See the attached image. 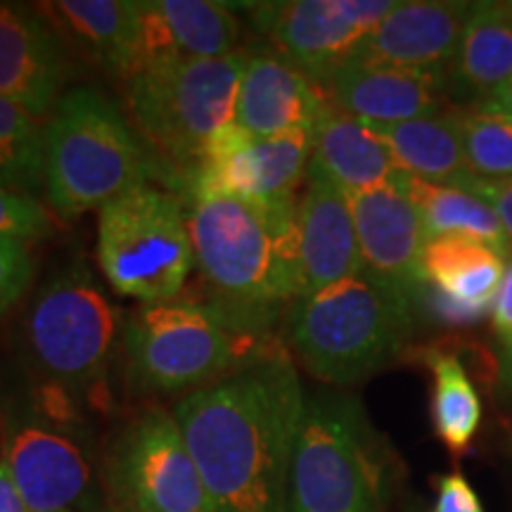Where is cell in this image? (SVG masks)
I'll list each match as a JSON object with an SVG mask.
<instances>
[{"instance_id":"obj_1","label":"cell","mask_w":512,"mask_h":512,"mask_svg":"<svg viewBox=\"0 0 512 512\" xmlns=\"http://www.w3.org/2000/svg\"><path fill=\"white\" fill-rule=\"evenodd\" d=\"M304 411L302 377L280 347L176 403L214 512H287Z\"/></svg>"},{"instance_id":"obj_2","label":"cell","mask_w":512,"mask_h":512,"mask_svg":"<svg viewBox=\"0 0 512 512\" xmlns=\"http://www.w3.org/2000/svg\"><path fill=\"white\" fill-rule=\"evenodd\" d=\"M188 223L195 266L233 316L271 330L302 297L297 200L247 202L228 195H190Z\"/></svg>"},{"instance_id":"obj_3","label":"cell","mask_w":512,"mask_h":512,"mask_svg":"<svg viewBox=\"0 0 512 512\" xmlns=\"http://www.w3.org/2000/svg\"><path fill=\"white\" fill-rule=\"evenodd\" d=\"M46 190L64 219L107 207L147 183L174 190L183 183L159 159L117 102L95 88L64 93L43 128Z\"/></svg>"},{"instance_id":"obj_4","label":"cell","mask_w":512,"mask_h":512,"mask_svg":"<svg viewBox=\"0 0 512 512\" xmlns=\"http://www.w3.org/2000/svg\"><path fill=\"white\" fill-rule=\"evenodd\" d=\"M268 335L211 299L140 306L121 337L126 377L145 396H188L273 351Z\"/></svg>"},{"instance_id":"obj_5","label":"cell","mask_w":512,"mask_h":512,"mask_svg":"<svg viewBox=\"0 0 512 512\" xmlns=\"http://www.w3.org/2000/svg\"><path fill=\"white\" fill-rule=\"evenodd\" d=\"M418 309L411 297L361 271L299 297L285 316V335L313 377L347 387L406 349Z\"/></svg>"},{"instance_id":"obj_6","label":"cell","mask_w":512,"mask_h":512,"mask_svg":"<svg viewBox=\"0 0 512 512\" xmlns=\"http://www.w3.org/2000/svg\"><path fill=\"white\" fill-rule=\"evenodd\" d=\"M249 55L155 62L128 76L126 114L188 190L209 145L235 119Z\"/></svg>"},{"instance_id":"obj_7","label":"cell","mask_w":512,"mask_h":512,"mask_svg":"<svg viewBox=\"0 0 512 512\" xmlns=\"http://www.w3.org/2000/svg\"><path fill=\"white\" fill-rule=\"evenodd\" d=\"M389 465L354 396L306 399L287 512H387Z\"/></svg>"},{"instance_id":"obj_8","label":"cell","mask_w":512,"mask_h":512,"mask_svg":"<svg viewBox=\"0 0 512 512\" xmlns=\"http://www.w3.org/2000/svg\"><path fill=\"white\" fill-rule=\"evenodd\" d=\"M98 264L121 297L143 306L178 299L195 268L183 195L147 183L102 207Z\"/></svg>"},{"instance_id":"obj_9","label":"cell","mask_w":512,"mask_h":512,"mask_svg":"<svg viewBox=\"0 0 512 512\" xmlns=\"http://www.w3.org/2000/svg\"><path fill=\"white\" fill-rule=\"evenodd\" d=\"M124 323L91 268L74 261L36 290L24 318V351L50 384L86 389L110 370Z\"/></svg>"},{"instance_id":"obj_10","label":"cell","mask_w":512,"mask_h":512,"mask_svg":"<svg viewBox=\"0 0 512 512\" xmlns=\"http://www.w3.org/2000/svg\"><path fill=\"white\" fill-rule=\"evenodd\" d=\"M107 489L117 512H214L174 413H140L114 441Z\"/></svg>"},{"instance_id":"obj_11","label":"cell","mask_w":512,"mask_h":512,"mask_svg":"<svg viewBox=\"0 0 512 512\" xmlns=\"http://www.w3.org/2000/svg\"><path fill=\"white\" fill-rule=\"evenodd\" d=\"M0 458L29 512H98L91 451L69 413L41 408L10 413Z\"/></svg>"},{"instance_id":"obj_12","label":"cell","mask_w":512,"mask_h":512,"mask_svg":"<svg viewBox=\"0 0 512 512\" xmlns=\"http://www.w3.org/2000/svg\"><path fill=\"white\" fill-rule=\"evenodd\" d=\"M396 5L399 0H290L240 8L271 38L280 57L320 86Z\"/></svg>"},{"instance_id":"obj_13","label":"cell","mask_w":512,"mask_h":512,"mask_svg":"<svg viewBox=\"0 0 512 512\" xmlns=\"http://www.w3.org/2000/svg\"><path fill=\"white\" fill-rule=\"evenodd\" d=\"M313 152V128L254 138L235 124L223 128L188 185L190 195H228L271 204L297 200Z\"/></svg>"},{"instance_id":"obj_14","label":"cell","mask_w":512,"mask_h":512,"mask_svg":"<svg viewBox=\"0 0 512 512\" xmlns=\"http://www.w3.org/2000/svg\"><path fill=\"white\" fill-rule=\"evenodd\" d=\"M349 197L363 271L418 302L425 290L422 252L427 238L415 204L394 183Z\"/></svg>"},{"instance_id":"obj_15","label":"cell","mask_w":512,"mask_h":512,"mask_svg":"<svg viewBox=\"0 0 512 512\" xmlns=\"http://www.w3.org/2000/svg\"><path fill=\"white\" fill-rule=\"evenodd\" d=\"M472 12L475 3L458 0H399L349 62L446 74Z\"/></svg>"},{"instance_id":"obj_16","label":"cell","mask_w":512,"mask_h":512,"mask_svg":"<svg viewBox=\"0 0 512 512\" xmlns=\"http://www.w3.org/2000/svg\"><path fill=\"white\" fill-rule=\"evenodd\" d=\"M339 112L363 124L387 126L444 114L448 79L444 72L377 67L347 62L320 83Z\"/></svg>"},{"instance_id":"obj_17","label":"cell","mask_w":512,"mask_h":512,"mask_svg":"<svg viewBox=\"0 0 512 512\" xmlns=\"http://www.w3.org/2000/svg\"><path fill=\"white\" fill-rule=\"evenodd\" d=\"M67 57L62 38L38 10L0 3V98L34 119L50 117L62 98Z\"/></svg>"},{"instance_id":"obj_18","label":"cell","mask_w":512,"mask_h":512,"mask_svg":"<svg viewBox=\"0 0 512 512\" xmlns=\"http://www.w3.org/2000/svg\"><path fill=\"white\" fill-rule=\"evenodd\" d=\"M503 273L505 256L484 242L430 240L422 252L425 290L420 306L451 325L477 323L494 313Z\"/></svg>"},{"instance_id":"obj_19","label":"cell","mask_w":512,"mask_h":512,"mask_svg":"<svg viewBox=\"0 0 512 512\" xmlns=\"http://www.w3.org/2000/svg\"><path fill=\"white\" fill-rule=\"evenodd\" d=\"M233 8L216 0H138L133 74L155 62L209 60L238 53L240 19Z\"/></svg>"},{"instance_id":"obj_20","label":"cell","mask_w":512,"mask_h":512,"mask_svg":"<svg viewBox=\"0 0 512 512\" xmlns=\"http://www.w3.org/2000/svg\"><path fill=\"white\" fill-rule=\"evenodd\" d=\"M332 105L323 88L280 55H249L235 98V124L254 138L316 128Z\"/></svg>"},{"instance_id":"obj_21","label":"cell","mask_w":512,"mask_h":512,"mask_svg":"<svg viewBox=\"0 0 512 512\" xmlns=\"http://www.w3.org/2000/svg\"><path fill=\"white\" fill-rule=\"evenodd\" d=\"M302 297L363 271L349 197L335 185L306 178L297 202Z\"/></svg>"},{"instance_id":"obj_22","label":"cell","mask_w":512,"mask_h":512,"mask_svg":"<svg viewBox=\"0 0 512 512\" xmlns=\"http://www.w3.org/2000/svg\"><path fill=\"white\" fill-rule=\"evenodd\" d=\"M399 171L389 145L368 124L339 112L335 105L318 119L306 178H318L354 195L394 183Z\"/></svg>"},{"instance_id":"obj_23","label":"cell","mask_w":512,"mask_h":512,"mask_svg":"<svg viewBox=\"0 0 512 512\" xmlns=\"http://www.w3.org/2000/svg\"><path fill=\"white\" fill-rule=\"evenodd\" d=\"M60 38H69L105 72L128 76L136 69L138 0H57L38 5Z\"/></svg>"},{"instance_id":"obj_24","label":"cell","mask_w":512,"mask_h":512,"mask_svg":"<svg viewBox=\"0 0 512 512\" xmlns=\"http://www.w3.org/2000/svg\"><path fill=\"white\" fill-rule=\"evenodd\" d=\"M446 79L477 107L512 79V3H475Z\"/></svg>"},{"instance_id":"obj_25","label":"cell","mask_w":512,"mask_h":512,"mask_svg":"<svg viewBox=\"0 0 512 512\" xmlns=\"http://www.w3.org/2000/svg\"><path fill=\"white\" fill-rule=\"evenodd\" d=\"M370 128L389 145L396 164L406 174L420 178V181L467 192L477 183V178L467 169L456 110L437 114V117Z\"/></svg>"},{"instance_id":"obj_26","label":"cell","mask_w":512,"mask_h":512,"mask_svg":"<svg viewBox=\"0 0 512 512\" xmlns=\"http://www.w3.org/2000/svg\"><path fill=\"white\" fill-rule=\"evenodd\" d=\"M394 185L408 195L418 209L427 242L437 238H467L494 247L508 259L512 242L505 233L496 211L472 192L448 185L420 181L406 171H399Z\"/></svg>"},{"instance_id":"obj_27","label":"cell","mask_w":512,"mask_h":512,"mask_svg":"<svg viewBox=\"0 0 512 512\" xmlns=\"http://www.w3.org/2000/svg\"><path fill=\"white\" fill-rule=\"evenodd\" d=\"M434 375L432 422L437 437L453 453H463L477 437L482 422V399L458 356L432 351L427 356Z\"/></svg>"},{"instance_id":"obj_28","label":"cell","mask_w":512,"mask_h":512,"mask_svg":"<svg viewBox=\"0 0 512 512\" xmlns=\"http://www.w3.org/2000/svg\"><path fill=\"white\" fill-rule=\"evenodd\" d=\"M43 128L15 102L0 98V185L34 197L43 188Z\"/></svg>"},{"instance_id":"obj_29","label":"cell","mask_w":512,"mask_h":512,"mask_svg":"<svg viewBox=\"0 0 512 512\" xmlns=\"http://www.w3.org/2000/svg\"><path fill=\"white\" fill-rule=\"evenodd\" d=\"M467 169L486 185L512 183V121L491 112H456Z\"/></svg>"},{"instance_id":"obj_30","label":"cell","mask_w":512,"mask_h":512,"mask_svg":"<svg viewBox=\"0 0 512 512\" xmlns=\"http://www.w3.org/2000/svg\"><path fill=\"white\" fill-rule=\"evenodd\" d=\"M53 233V219L36 197L0 185V238L31 242Z\"/></svg>"},{"instance_id":"obj_31","label":"cell","mask_w":512,"mask_h":512,"mask_svg":"<svg viewBox=\"0 0 512 512\" xmlns=\"http://www.w3.org/2000/svg\"><path fill=\"white\" fill-rule=\"evenodd\" d=\"M36 264L27 242L0 238V320L24 297Z\"/></svg>"},{"instance_id":"obj_32","label":"cell","mask_w":512,"mask_h":512,"mask_svg":"<svg viewBox=\"0 0 512 512\" xmlns=\"http://www.w3.org/2000/svg\"><path fill=\"white\" fill-rule=\"evenodd\" d=\"M432 512H484V508L475 486L467 482L460 472H448V475L439 477Z\"/></svg>"},{"instance_id":"obj_33","label":"cell","mask_w":512,"mask_h":512,"mask_svg":"<svg viewBox=\"0 0 512 512\" xmlns=\"http://www.w3.org/2000/svg\"><path fill=\"white\" fill-rule=\"evenodd\" d=\"M491 318H494L496 335L503 339L505 347H510L512 344V252L508 259H505V273L501 280V290H498Z\"/></svg>"},{"instance_id":"obj_34","label":"cell","mask_w":512,"mask_h":512,"mask_svg":"<svg viewBox=\"0 0 512 512\" xmlns=\"http://www.w3.org/2000/svg\"><path fill=\"white\" fill-rule=\"evenodd\" d=\"M472 195H477L479 200H484L491 209L496 211V216L501 219L505 233L512 242V183L503 185H486V183H475L472 185Z\"/></svg>"},{"instance_id":"obj_35","label":"cell","mask_w":512,"mask_h":512,"mask_svg":"<svg viewBox=\"0 0 512 512\" xmlns=\"http://www.w3.org/2000/svg\"><path fill=\"white\" fill-rule=\"evenodd\" d=\"M0 512H29L3 458H0Z\"/></svg>"},{"instance_id":"obj_36","label":"cell","mask_w":512,"mask_h":512,"mask_svg":"<svg viewBox=\"0 0 512 512\" xmlns=\"http://www.w3.org/2000/svg\"><path fill=\"white\" fill-rule=\"evenodd\" d=\"M477 110L491 112V114H501V117L512 121V79L508 83H503V86L498 88V91L491 95L489 100L482 102Z\"/></svg>"},{"instance_id":"obj_37","label":"cell","mask_w":512,"mask_h":512,"mask_svg":"<svg viewBox=\"0 0 512 512\" xmlns=\"http://www.w3.org/2000/svg\"><path fill=\"white\" fill-rule=\"evenodd\" d=\"M408 512H420V510H418V508H411V510H408Z\"/></svg>"},{"instance_id":"obj_38","label":"cell","mask_w":512,"mask_h":512,"mask_svg":"<svg viewBox=\"0 0 512 512\" xmlns=\"http://www.w3.org/2000/svg\"><path fill=\"white\" fill-rule=\"evenodd\" d=\"M100 512H117V510H100Z\"/></svg>"},{"instance_id":"obj_39","label":"cell","mask_w":512,"mask_h":512,"mask_svg":"<svg viewBox=\"0 0 512 512\" xmlns=\"http://www.w3.org/2000/svg\"><path fill=\"white\" fill-rule=\"evenodd\" d=\"M508 351H510V354H512V344H510V347H508Z\"/></svg>"},{"instance_id":"obj_40","label":"cell","mask_w":512,"mask_h":512,"mask_svg":"<svg viewBox=\"0 0 512 512\" xmlns=\"http://www.w3.org/2000/svg\"><path fill=\"white\" fill-rule=\"evenodd\" d=\"M510 358H512V354H510Z\"/></svg>"}]
</instances>
